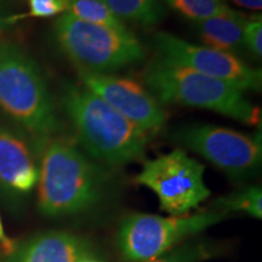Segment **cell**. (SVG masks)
<instances>
[{
    "mask_svg": "<svg viewBox=\"0 0 262 262\" xmlns=\"http://www.w3.org/2000/svg\"><path fill=\"white\" fill-rule=\"evenodd\" d=\"M61 104L81 147L96 162L120 166L145 158L149 134L83 84L62 85Z\"/></svg>",
    "mask_w": 262,
    "mask_h": 262,
    "instance_id": "6da1fadb",
    "label": "cell"
},
{
    "mask_svg": "<svg viewBox=\"0 0 262 262\" xmlns=\"http://www.w3.org/2000/svg\"><path fill=\"white\" fill-rule=\"evenodd\" d=\"M37 187L39 211L64 217L89 211L102 201L107 176L71 141L50 139L41 149Z\"/></svg>",
    "mask_w": 262,
    "mask_h": 262,
    "instance_id": "7a4b0ae2",
    "label": "cell"
},
{
    "mask_svg": "<svg viewBox=\"0 0 262 262\" xmlns=\"http://www.w3.org/2000/svg\"><path fill=\"white\" fill-rule=\"evenodd\" d=\"M0 110L41 142L61 127L40 67L12 41L0 42Z\"/></svg>",
    "mask_w": 262,
    "mask_h": 262,
    "instance_id": "3957f363",
    "label": "cell"
},
{
    "mask_svg": "<svg viewBox=\"0 0 262 262\" xmlns=\"http://www.w3.org/2000/svg\"><path fill=\"white\" fill-rule=\"evenodd\" d=\"M143 80L159 103L204 108L249 125L260 122V111L243 90L191 68L158 58L146 68Z\"/></svg>",
    "mask_w": 262,
    "mask_h": 262,
    "instance_id": "277c9868",
    "label": "cell"
},
{
    "mask_svg": "<svg viewBox=\"0 0 262 262\" xmlns=\"http://www.w3.org/2000/svg\"><path fill=\"white\" fill-rule=\"evenodd\" d=\"M58 48L78 70L91 73H108L142 61L146 56L143 45L127 29L97 26L60 15L54 25Z\"/></svg>",
    "mask_w": 262,
    "mask_h": 262,
    "instance_id": "5b68a950",
    "label": "cell"
},
{
    "mask_svg": "<svg viewBox=\"0 0 262 262\" xmlns=\"http://www.w3.org/2000/svg\"><path fill=\"white\" fill-rule=\"evenodd\" d=\"M225 217L219 210L168 217L130 214L118 229V248L125 262H146L191 241Z\"/></svg>",
    "mask_w": 262,
    "mask_h": 262,
    "instance_id": "8992f818",
    "label": "cell"
},
{
    "mask_svg": "<svg viewBox=\"0 0 262 262\" xmlns=\"http://www.w3.org/2000/svg\"><path fill=\"white\" fill-rule=\"evenodd\" d=\"M205 166L185 150L173 149L147 160L134 181L157 195L160 210L170 216L188 215L210 196Z\"/></svg>",
    "mask_w": 262,
    "mask_h": 262,
    "instance_id": "52a82bcc",
    "label": "cell"
},
{
    "mask_svg": "<svg viewBox=\"0 0 262 262\" xmlns=\"http://www.w3.org/2000/svg\"><path fill=\"white\" fill-rule=\"evenodd\" d=\"M183 146L232 178H248L260 169L261 135H247L228 127L194 124L176 133Z\"/></svg>",
    "mask_w": 262,
    "mask_h": 262,
    "instance_id": "ba28073f",
    "label": "cell"
},
{
    "mask_svg": "<svg viewBox=\"0 0 262 262\" xmlns=\"http://www.w3.org/2000/svg\"><path fill=\"white\" fill-rule=\"evenodd\" d=\"M152 44L162 60L226 81L244 93L261 90L262 72L260 68L250 67L233 54L192 44L168 32L157 33Z\"/></svg>",
    "mask_w": 262,
    "mask_h": 262,
    "instance_id": "9c48e42d",
    "label": "cell"
},
{
    "mask_svg": "<svg viewBox=\"0 0 262 262\" xmlns=\"http://www.w3.org/2000/svg\"><path fill=\"white\" fill-rule=\"evenodd\" d=\"M80 84L113 107L146 133H156L166 122V114L155 96L129 78L78 70Z\"/></svg>",
    "mask_w": 262,
    "mask_h": 262,
    "instance_id": "30bf717a",
    "label": "cell"
},
{
    "mask_svg": "<svg viewBox=\"0 0 262 262\" xmlns=\"http://www.w3.org/2000/svg\"><path fill=\"white\" fill-rule=\"evenodd\" d=\"M44 143L0 124V193L9 202L22 201L37 187Z\"/></svg>",
    "mask_w": 262,
    "mask_h": 262,
    "instance_id": "8fae6325",
    "label": "cell"
},
{
    "mask_svg": "<svg viewBox=\"0 0 262 262\" xmlns=\"http://www.w3.org/2000/svg\"><path fill=\"white\" fill-rule=\"evenodd\" d=\"M86 239L64 231H49L32 235L8 256L10 262H80L93 256Z\"/></svg>",
    "mask_w": 262,
    "mask_h": 262,
    "instance_id": "7c38bea8",
    "label": "cell"
},
{
    "mask_svg": "<svg viewBox=\"0 0 262 262\" xmlns=\"http://www.w3.org/2000/svg\"><path fill=\"white\" fill-rule=\"evenodd\" d=\"M247 18L243 12L232 10L228 14L194 21L193 27L205 47L235 55L244 48L243 34Z\"/></svg>",
    "mask_w": 262,
    "mask_h": 262,
    "instance_id": "4fadbf2b",
    "label": "cell"
},
{
    "mask_svg": "<svg viewBox=\"0 0 262 262\" xmlns=\"http://www.w3.org/2000/svg\"><path fill=\"white\" fill-rule=\"evenodd\" d=\"M122 21L155 25L165 15L162 0H101Z\"/></svg>",
    "mask_w": 262,
    "mask_h": 262,
    "instance_id": "5bb4252c",
    "label": "cell"
},
{
    "mask_svg": "<svg viewBox=\"0 0 262 262\" xmlns=\"http://www.w3.org/2000/svg\"><path fill=\"white\" fill-rule=\"evenodd\" d=\"M66 8L67 14L88 24L127 29L122 19L118 18L101 0H66Z\"/></svg>",
    "mask_w": 262,
    "mask_h": 262,
    "instance_id": "9a60e30c",
    "label": "cell"
},
{
    "mask_svg": "<svg viewBox=\"0 0 262 262\" xmlns=\"http://www.w3.org/2000/svg\"><path fill=\"white\" fill-rule=\"evenodd\" d=\"M222 212H245L255 219H262V191L257 186H249L215 202Z\"/></svg>",
    "mask_w": 262,
    "mask_h": 262,
    "instance_id": "2e32d148",
    "label": "cell"
},
{
    "mask_svg": "<svg viewBox=\"0 0 262 262\" xmlns=\"http://www.w3.org/2000/svg\"><path fill=\"white\" fill-rule=\"evenodd\" d=\"M163 4L175 10L180 15L191 19L192 22L201 21L212 16L231 12V6L225 0H162Z\"/></svg>",
    "mask_w": 262,
    "mask_h": 262,
    "instance_id": "e0dca14e",
    "label": "cell"
},
{
    "mask_svg": "<svg viewBox=\"0 0 262 262\" xmlns=\"http://www.w3.org/2000/svg\"><path fill=\"white\" fill-rule=\"evenodd\" d=\"M210 244L201 241H187L168 253L146 262H204L214 256Z\"/></svg>",
    "mask_w": 262,
    "mask_h": 262,
    "instance_id": "ac0fdd59",
    "label": "cell"
},
{
    "mask_svg": "<svg viewBox=\"0 0 262 262\" xmlns=\"http://www.w3.org/2000/svg\"><path fill=\"white\" fill-rule=\"evenodd\" d=\"M244 48L255 57L262 56V17L255 15L248 17L244 25Z\"/></svg>",
    "mask_w": 262,
    "mask_h": 262,
    "instance_id": "d6986e66",
    "label": "cell"
},
{
    "mask_svg": "<svg viewBox=\"0 0 262 262\" xmlns=\"http://www.w3.org/2000/svg\"><path fill=\"white\" fill-rule=\"evenodd\" d=\"M29 17H54L66 12V0H28Z\"/></svg>",
    "mask_w": 262,
    "mask_h": 262,
    "instance_id": "ffe728a7",
    "label": "cell"
},
{
    "mask_svg": "<svg viewBox=\"0 0 262 262\" xmlns=\"http://www.w3.org/2000/svg\"><path fill=\"white\" fill-rule=\"evenodd\" d=\"M0 247H2L3 251H4L5 256H10L16 247L15 242L11 238H9L8 234H6L4 226H3L2 217H0Z\"/></svg>",
    "mask_w": 262,
    "mask_h": 262,
    "instance_id": "44dd1931",
    "label": "cell"
},
{
    "mask_svg": "<svg viewBox=\"0 0 262 262\" xmlns=\"http://www.w3.org/2000/svg\"><path fill=\"white\" fill-rule=\"evenodd\" d=\"M18 16L8 14V12L3 9L2 3H0V33L4 32L6 28L10 27V26H12V24H14Z\"/></svg>",
    "mask_w": 262,
    "mask_h": 262,
    "instance_id": "7402d4cb",
    "label": "cell"
},
{
    "mask_svg": "<svg viewBox=\"0 0 262 262\" xmlns=\"http://www.w3.org/2000/svg\"><path fill=\"white\" fill-rule=\"evenodd\" d=\"M229 2L238 6H242V8L254 10V11L262 9V0H229Z\"/></svg>",
    "mask_w": 262,
    "mask_h": 262,
    "instance_id": "603a6c76",
    "label": "cell"
},
{
    "mask_svg": "<svg viewBox=\"0 0 262 262\" xmlns=\"http://www.w3.org/2000/svg\"><path fill=\"white\" fill-rule=\"evenodd\" d=\"M80 262H101V261L96 260V258H94L93 256H88V257L83 258V260H81Z\"/></svg>",
    "mask_w": 262,
    "mask_h": 262,
    "instance_id": "cb8c5ba5",
    "label": "cell"
},
{
    "mask_svg": "<svg viewBox=\"0 0 262 262\" xmlns=\"http://www.w3.org/2000/svg\"><path fill=\"white\" fill-rule=\"evenodd\" d=\"M0 262H10L8 256H5V255H0Z\"/></svg>",
    "mask_w": 262,
    "mask_h": 262,
    "instance_id": "d4e9b609",
    "label": "cell"
},
{
    "mask_svg": "<svg viewBox=\"0 0 262 262\" xmlns=\"http://www.w3.org/2000/svg\"><path fill=\"white\" fill-rule=\"evenodd\" d=\"M2 2H4V0H0V3H2Z\"/></svg>",
    "mask_w": 262,
    "mask_h": 262,
    "instance_id": "484cf974",
    "label": "cell"
}]
</instances>
